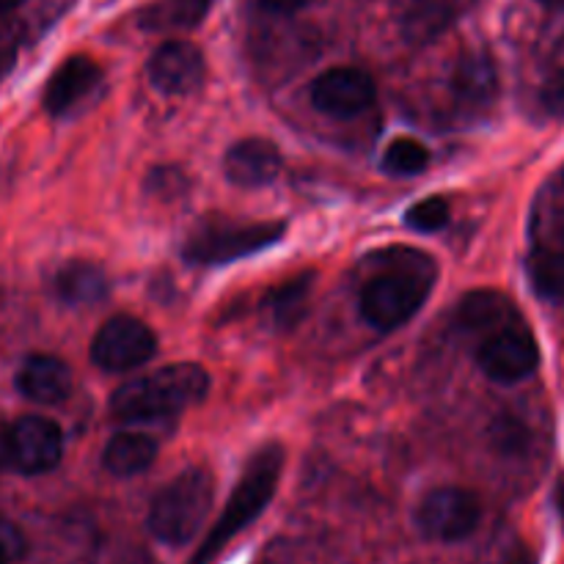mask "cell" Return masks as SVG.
I'll list each match as a JSON object with an SVG mask.
<instances>
[{"label":"cell","mask_w":564,"mask_h":564,"mask_svg":"<svg viewBox=\"0 0 564 564\" xmlns=\"http://www.w3.org/2000/svg\"><path fill=\"white\" fill-rule=\"evenodd\" d=\"M55 295L66 306H94L108 295V275L91 262H72L55 275Z\"/></svg>","instance_id":"e0dca14e"},{"label":"cell","mask_w":564,"mask_h":564,"mask_svg":"<svg viewBox=\"0 0 564 564\" xmlns=\"http://www.w3.org/2000/svg\"><path fill=\"white\" fill-rule=\"evenodd\" d=\"M17 554H20V534L6 529V532H0V564H9L11 556Z\"/></svg>","instance_id":"484cf974"},{"label":"cell","mask_w":564,"mask_h":564,"mask_svg":"<svg viewBox=\"0 0 564 564\" xmlns=\"http://www.w3.org/2000/svg\"><path fill=\"white\" fill-rule=\"evenodd\" d=\"M209 391V375L198 364H171L119 386L110 411L119 422H152L198 405Z\"/></svg>","instance_id":"6da1fadb"},{"label":"cell","mask_w":564,"mask_h":564,"mask_svg":"<svg viewBox=\"0 0 564 564\" xmlns=\"http://www.w3.org/2000/svg\"><path fill=\"white\" fill-rule=\"evenodd\" d=\"M543 108L554 116H564V72L562 75H554L543 86Z\"/></svg>","instance_id":"cb8c5ba5"},{"label":"cell","mask_w":564,"mask_h":564,"mask_svg":"<svg viewBox=\"0 0 564 564\" xmlns=\"http://www.w3.org/2000/svg\"><path fill=\"white\" fill-rule=\"evenodd\" d=\"M375 97H378V88L372 77L352 66H336L312 83L314 108L336 119H352L364 113L372 108Z\"/></svg>","instance_id":"30bf717a"},{"label":"cell","mask_w":564,"mask_h":564,"mask_svg":"<svg viewBox=\"0 0 564 564\" xmlns=\"http://www.w3.org/2000/svg\"><path fill=\"white\" fill-rule=\"evenodd\" d=\"M102 564H154V560L138 545H119V549L105 554Z\"/></svg>","instance_id":"d4e9b609"},{"label":"cell","mask_w":564,"mask_h":564,"mask_svg":"<svg viewBox=\"0 0 564 564\" xmlns=\"http://www.w3.org/2000/svg\"><path fill=\"white\" fill-rule=\"evenodd\" d=\"M262 9L273 11V14H292V11L303 9L306 6V0H257Z\"/></svg>","instance_id":"4316f807"},{"label":"cell","mask_w":564,"mask_h":564,"mask_svg":"<svg viewBox=\"0 0 564 564\" xmlns=\"http://www.w3.org/2000/svg\"><path fill=\"white\" fill-rule=\"evenodd\" d=\"M452 88L460 99L471 105H488L499 91V77H496V66L488 55L474 53L457 61L455 77H452Z\"/></svg>","instance_id":"ac0fdd59"},{"label":"cell","mask_w":564,"mask_h":564,"mask_svg":"<svg viewBox=\"0 0 564 564\" xmlns=\"http://www.w3.org/2000/svg\"><path fill=\"white\" fill-rule=\"evenodd\" d=\"M213 477L204 468H187L154 496L149 529L165 545L191 543L213 510Z\"/></svg>","instance_id":"277c9868"},{"label":"cell","mask_w":564,"mask_h":564,"mask_svg":"<svg viewBox=\"0 0 564 564\" xmlns=\"http://www.w3.org/2000/svg\"><path fill=\"white\" fill-rule=\"evenodd\" d=\"M20 3L22 0H0V11H11V9H17Z\"/></svg>","instance_id":"f546056e"},{"label":"cell","mask_w":564,"mask_h":564,"mask_svg":"<svg viewBox=\"0 0 564 564\" xmlns=\"http://www.w3.org/2000/svg\"><path fill=\"white\" fill-rule=\"evenodd\" d=\"M482 507L471 490L438 488L427 494L419 505L416 523L424 538L438 543H457L466 540L479 527Z\"/></svg>","instance_id":"52a82bcc"},{"label":"cell","mask_w":564,"mask_h":564,"mask_svg":"<svg viewBox=\"0 0 564 564\" xmlns=\"http://www.w3.org/2000/svg\"><path fill=\"white\" fill-rule=\"evenodd\" d=\"M147 72L158 91L169 94V97H182V94H193L202 86L207 64H204V55L196 44L174 39V42H165L154 50Z\"/></svg>","instance_id":"8fae6325"},{"label":"cell","mask_w":564,"mask_h":564,"mask_svg":"<svg viewBox=\"0 0 564 564\" xmlns=\"http://www.w3.org/2000/svg\"><path fill=\"white\" fill-rule=\"evenodd\" d=\"M477 364L496 383H518L538 369V341L521 323L507 325V328L485 336L477 350Z\"/></svg>","instance_id":"ba28073f"},{"label":"cell","mask_w":564,"mask_h":564,"mask_svg":"<svg viewBox=\"0 0 564 564\" xmlns=\"http://www.w3.org/2000/svg\"><path fill=\"white\" fill-rule=\"evenodd\" d=\"M540 3H545V6H564V0H540Z\"/></svg>","instance_id":"4dcf8cb0"},{"label":"cell","mask_w":564,"mask_h":564,"mask_svg":"<svg viewBox=\"0 0 564 564\" xmlns=\"http://www.w3.org/2000/svg\"><path fill=\"white\" fill-rule=\"evenodd\" d=\"M430 165V152L416 138H397L383 152V171L397 176L422 174Z\"/></svg>","instance_id":"7402d4cb"},{"label":"cell","mask_w":564,"mask_h":564,"mask_svg":"<svg viewBox=\"0 0 564 564\" xmlns=\"http://www.w3.org/2000/svg\"><path fill=\"white\" fill-rule=\"evenodd\" d=\"M224 171L231 185L237 187H262L279 176L281 154L275 143L264 138H242L231 143L224 158Z\"/></svg>","instance_id":"7c38bea8"},{"label":"cell","mask_w":564,"mask_h":564,"mask_svg":"<svg viewBox=\"0 0 564 564\" xmlns=\"http://www.w3.org/2000/svg\"><path fill=\"white\" fill-rule=\"evenodd\" d=\"M158 457V441L147 433H116L102 452V466L113 477H135Z\"/></svg>","instance_id":"2e32d148"},{"label":"cell","mask_w":564,"mask_h":564,"mask_svg":"<svg viewBox=\"0 0 564 564\" xmlns=\"http://www.w3.org/2000/svg\"><path fill=\"white\" fill-rule=\"evenodd\" d=\"M507 564H532V556H529L527 551H521V554H516V556H512V560L507 562Z\"/></svg>","instance_id":"f1b7e54d"},{"label":"cell","mask_w":564,"mask_h":564,"mask_svg":"<svg viewBox=\"0 0 564 564\" xmlns=\"http://www.w3.org/2000/svg\"><path fill=\"white\" fill-rule=\"evenodd\" d=\"M17 389L36 405H58L72 391V369L55 356H31L17 372Z\"/></svg>","instance_id":"5bb4252c"},{"label":"cell","mask_w":564,"mask_h":564,"mask_svg":"<svg viewBox=\"0 0 564 564\" xmlns=\"http://www.w3.org/2000/svg\"><path fill=\"white\" fill-rule=\"evenodd\" d=\"M154 352H158L154 330L130 314L110 317L91 341V361L105 372H130L152 361Z\"/></svg>","instance_id":"8992f818"},{"label":"cell","mask_w":564,"mask_h":564,"mask_svg":"<svg viewBox=\"0 0 564 564\" xmlns=\"http://www.w3.org/2000/svg\"><path fill=\"white\" fill-rule=\"evenodd\" d=\"M308 292H312V275H301V279L279 286V290L268 297V308L279 328H292V325L306 314Z\"/></svg>","instance_id":"44dd1931"},{"label":"cell","mask_w":564,"mask_h":564,"mask_svg":"<svg viewBox=\"0 0 564 564\" xmlns=\"http://www.w3.org/2000/svg\"><path fill=\"white\" fill-rule=\"evenodd\" d=\"M457 323H460L463 330L490 336L496 330L507 328V325L521 323V319H518V308L512 306L510 297H505L501 292L477 290L468 292L460 301V306H457Z\"/></svg>","instance_id":"9a60e30c"},{"label":"cell","mask_w":564,"mask_h":564,"mask_svg":"<svg viewBox=\"0 0 564 564\" xmlns=\"http://www.w3.org/2000/svg\"><path fill=\"white\" fill-rule=\"evenodd\" d=\"M215 0H154L138 14L147 31H185L196 28L209 14Z\"/></svg>","instance_id":"d6986e66"},{"label":"cell","mask_w":564,"mask_h":564,"mask_svg":"<svg viewBox=\"0 0 564 564\" xmlns=\"http://www.w3.org/2000/svg\"><path fill=\"white\" fill-rule=\"evenodd\" d=\"M286 224L264 220V224H209L193 231L185 246V259L196 264H226L235 259L270 248L284 237Z\"/></svg>","instance_id":"5b68a950"},{"label":"cell","mask_w":564,"mask_h":564,"mask_svg":"<svg viewBox=\"0 0 564 564\" xmlns=\"http://www.w3.org/2000/svg\"><path fill=\"white\" fill-rule=\"evenodd\" d=\"M99 80H102V69L97 66V61L86 58V55H72L47 80L44 108L53 116L69 113L80 99H86L99 86Z\"/></svg>","instance_id":"4fadbf2b"},{"label":"cell","mask_w":564,"mask_h":564,"mask_svg":"<svg viewBox=\"0 0 564 564\" xmlns=\"http://www.w3.org/2000/svg\"><path fill=\"white\" fill-rule=\"evenodd\" d=\"M538 295L564 303V248H540L527 262Z\"/></svg>","instance_id":"ffe728a7"},{"label":"cell","mask_w":564,"mask_h":564,"mask_svg":"<svg viewBox=\"0 0 564 564\" xmlns=\"http://www.w3.org/2000/svg\"><path fill=\"white\" fill-rule=\"evenodd\" d=\"M281 468H284V449H281L279 444L262 446V449L248 460V466L242 468L240 482L235 485L224 512H220L218 523H215L213 532L204 538V543L198 545L191 564L213 562L215 556L242 532V529L251 527V523L268 510L270 499H273L275 488H279Z\"/></svg>","instance_id":"7a4b0ae2"},{"label":"cell","mask_w":564,"mask_h":564,"mask_svg":"<svg viewBox=\"0 0 564 564\" xmlns=\"http://www.w3.org/2000/svg\"><path fill=\"white\" fill-rule=\"evenodd\" d=\"M389 270L367 281L361 290V314L380 330L405 325L427 301L435 264L424 253L405 251V259H389Z\"/></svg>","instance_id":"3957f363"},{"label":"cell","mask_w":564,"mask_h":564,"mask_svg":"<svg viewBox=\"0 0 564 564\" xmlns=\"http://www.w3.org/2000/svg\"><path fill=\"white\" fill-rule=\"evenodd\" d=\"M11 468V427L0 424V471Z\"/></svg>","instance_id":"83f0119b"},{"label":"cell","mask_w":564,"mask_h":564,"mask_svg":"<svg viewBox=\"0 0 564 564\" xmlns=\"http://www.w3.org/2000/svg\"><path fill=\"white\" fill-rule=\"evenodd\" d=\"M408 226L416 231H438L449 224V202L441 196H430L408 209Z\"/></svg>","instance_id":"603a6c76"},{"label":"cell","mask_w":564,"mask_h":564,"mask_svg":"<svg viewBox=\"0 0 564 564\" xmlns=\"http://www.w3.org/2000/svg\"><path fill=\"white\" fill-rule=\"evenodd\" d=\"M64 455V435L53 419L22 416L11 424V468L28 477L53 471Z\"/></svg>","instance_id":"9c48e42d"}]
</instances>
